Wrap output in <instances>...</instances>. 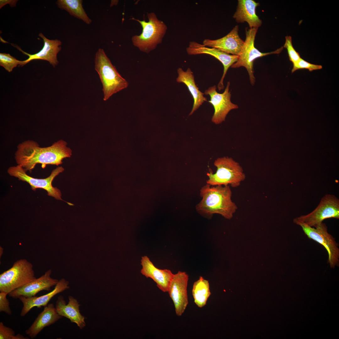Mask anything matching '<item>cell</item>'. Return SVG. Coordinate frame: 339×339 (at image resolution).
<instances>
[{"instance_id": "11", "label": "cell", "mask_w": 339, "mask_h": 339, "mask_svg": "<svg viewBox=\"0 0 339 339\" xmlns=\"http://www.w3.org/2000/svg\"><path fill=\"white\" fill-rule=\"evenodd\" d=\"M230 82H228L223 92L218 93L216 91L215 85L210 87L206 90L204 94L210 96L208 102L213 106L214 111L211 121L216 124L221 123L225 121V118L230 111L238 108V106L232 102L231 94L229 91Z\"/></svg>"}, {"instance_id": "17", "label": "cell", "mask_w": 339, "mask_h": 339, "mask_svg": "<svg viewBox=\"0 0 339 339\" xmlns=\"http://www.w3.org/2000/svg\"><path fill=\"white\" fill-rule=\"evenodd\" d=\"M39 36L43 40L44 46L37 53L30 54L24 51L20 48H18L23 54L29 57L26 60L22 61L21 66L33 60H43L48 61L55 67L59 63L57 56L58 53L61 50V42L57 39H48L41 33L39 34Z\"/></svg>"}, {"instance_id": "12", "label": "cell", "mask_w": 339, "mask_h": 339, "mask_svg": "<svg viewBox=\"0 0 339 339\" xmlns=\"http://www.w3.org/2000/svg\"><path fill=\"white\" fill-rule=\"evenodd\" d=\"M190 55L207 54L211 55L220 61L223 66V72L218 84V88L220 91L224 88L223 80L227 71L238 60V56L228 54L215 48L209 47L195 41H190L186 49Z\"/></svg>"}, {"instance_id": "27", "label": "cell", "mask_w": 339, "mask_h": 339, "mask_svg": "<svg viewBox=\"0 0 339 339\" xmlns=\"http://www.w3.org/2000/svg\"><path fill=\"white\" fill-rule=\"evenodd\" d=\"M283 47L287 49L290 60L293 64L297 62L301 58L298 52L294 48L292 44V37L287 36Z\"/></svg>"}, {"instance_id": "9", "label": "cell", "mask_w": 339, "mask_h": 339, "mask_svg": "<svg viewBox=\"0 0 339 339\" xmlns=\"http://www.w3.org/2000/svg\"><path fill=\"white\" fill-rule=\"evenodd\" d=\"M331 218L339 219V200L334 195L327 194L313 211L295 218L310 227H315L325 219Z\"/></svg>"}, {"instance_id": "10", "label": "cell", "mask_w": 339, "mask_h": 339, "mask_svg": "<svg viewBox=\"0 0 339 339\" xmlns=\"http://www.w3.org/2000/svg\"><path fill=\"white\" fill-rule=\"evenodd\" d=\"M64 170L62 167H58L52 170L49 176L43 179L35 178L28 175L22 167L19 165L10 167L7 172L10 176L28 183L33 191H35L38 188L43 189L47 191L49 196L57 200H63L61 198L62 194L60 190L57 188L53 187L52 182L54 178Z\"/></svg>"}, {"instance_id": "13", "label": "cell", "mask_w": 339, "mask_h": 339, "mask_svg": "<svg viewBox=\"0 0 339 339\" xmlns=\"http://www.w3.org/2000/svg\"><path fill=\"white\" fill-rule=\"evenodd\" d=\"M188 279L185 272L179 271L174 275L169 288L168 292L178 316L184 312L188 303L187 289Z\"/></svg>"}, {"instance_id": "1", "label": "cell", "mask_w": 339, "mask_h": 339, "mask_svg": "<svg viewBox=\"0 0 339 339\" xmlns=\"http://www.w3.org/2000/svg\"><path fill=\"white\" fill-rule=\"evenodd\" d=\"M67 145L66 141L60 140L51 146L40 147L33 140H26L17 146L15 159L26 172H31L38 164H41L42 168L48 164L58 166L62 163L63 159L72 155V150Z\"/></svg>"}, {"instance_id": "20", "label": "cell", "mask_w": 339, "mask_h": 339, "mask_svg": "<svg viewBox=\"0 0 339 339\" xmlns=\"http://www.w3.org/2000/svg\"><path fill=\"white\" fill-rule=\"evenodd\" d=\"M69 302L66 304L63 297H58L56 301V308L58 314L62 317H65L72 323H75L80 329H82L85 325V317L80 313L78 302L73 296L68 297Z\"/></svg>"}, {"instance_id": "16", "label": "cell", "mask_w": 339, "mask_h": 339, "mask_svg": "<svg viewBox=\"0 0 339 339\" xmlns=\"http://www.w3.org/2000/svg\"><path fill=\"white\" fill-rule=\"evenodd\" d=\"M141 262V273L147 278H151L162 291L168 292L174 274L169 270L157 268L147 256H142Z\"/></svg>"}, {"instance_id": "7", "label": "cell", "mask_w": 339, "mask_h": 339, "mask_svg": "<svg viewBox=\"0 0 339 339\" xmlns=\"http://www.w3.org/2000/svg\"><path fill=\"white\" fill-rule=\"evenodd\" d=\"M258 28H252L245 29L246 38L240 52L238 56L237 61L231 67L237 68L243 67L246 69L249 76L250 83L254 85L256 78L254 76L253 62L256 59L266 55L280 53L283 50L282 46L276 50L268 52H262L255 46V40Z\"/></svg>"}, {"instance_id": "19", "label": "cell", "mask_w": 339, "mask_h": 339, "mask_svg": "<svg viewBox=\"0 0 339 339\" xmlns=\"http://www.w3.org/2000/svg\"><path fill=\"white\" fill-rule=\"evenodd\" d=\"M259 3L254 0H238L233 18L238 23L247 22L250 28H258L262 24L257 15L256 9Z\"/></svg>"}, {"instance_id": "28", "label": "cell", "mask_w": 339, "mask_h": 339, "mask_svg": "<svg viewBox=\"0 0 339 339\" xmlns=\"http://www.w3.org/2000/svg\"><path fill=\"white\" fill-rule=\"evenodd\" d=\"M293 64L292 73L300 69H306L311 72L315 70H320L322 68V66L320 65L310 63L301 58L297 62Z\"/></svg>"}, {"instance_id": "29", "label": "cell", "mask_w": 339, "mask_h": 339, "mask_svg": "<svg viewBox=\"0 0 339 339\" xmlns=\"http://www.w3.org/2000/svg\"><path fill=\"white\" fill-rule=\"evenodd\" d=\"M8 294L5 292L0 293V312H4L8 315H11L12 311L9 306V302L6 297Z\"/></svg>"}, {"instance_id": "31", "label": "cell", "mask_w": 339, "mask_h": 339, "mask_svg": "<svg viewBox=\"0 0 339 339\" xmlns=\"http://www.w3.org/2000/svg\"><path fill=\"white\" fill-rule=\"evenodd\" d=\"M3 249L1 246L0 247V258L1 259V257L3 254Z\"/></svg>"}, {"instance_id": "8", "label": "cell", "mask_w": 339, "mask_h": 339, "mask_svg": "<svg viewBox=\"0 0 339 339\" xmlns=\"http://www.w3.org/2000/svg\"><path fill=\"white\" fill-rule=\"evenodd\" d=\"M294 223L302 228L308 238L323 245L326 250L328 255V262L331 268H334L339 265V248L335 238L328 232L327 227L323 222L316 225L314 228L310 227L295 218Z\"/></svg>"}, {"instance_id": "14", "label": "cell", "mask_w": 339, "mask_h": 339, "mask_svg": "<svg viewBox=\"0 0 339 339\" xmlns=\"http://www.w3.org/2000/svg\"><path fill=\"white\" fill-rule=\"evenodd\" d=\"M51 270H48L39 278L9 293L8 296L14 299H18L21 296L29 298L35 296L40 291L50 290L51 288L56 285L59 281L51 277Z\"/></svg>"}, {"instance_id": "2", "label": "cell", "mask_w": 339, "mask_h": 339, "mask_svg": "<svg viewBox=\"0 0 339 339\" xmlns=\"http://www.w3.org/2000/svg\"><path fill=\"white\" fill-rule=\"evenodd\" d=\"M200 194L202 199L196 209L203 216L210 217L218 214L230 219L237 209L232 200V192L229 185L211 186L207 184L202 187Z\"/></svg>"}, {"instance_id": "3", "label": "cell", "mask_w": 339, "mask_h": 339, "mask_svg": "<svg viewBox=\"0 0 339 339\" xmlns=\"http://www.w3.org/2000/svg\"><path fill=\"white\" fill-rule=\"evenodd\" d=\"M94 68L102 83L104 100L128 87V82L118 72L102 49L96 53Z\"/></svg>"}, {"instance_id": "15", "label": "cell", "mask_w": 339, "mask_h": 339, "mask_svg": "<svg viewBox=\"0 0 339 339\" xmlns=\"http://www.w3.org/2000/svg\"><path fill=\"white\" fill-rule=\"evenodd\" d=\"M239 27L235 26L226 35L218 39H205L203 44L209 47L215 48L232 55L239 56L244 41L238 34Z\"/></svg>"}, {"instance_id": "30", "label": "cell", "mask_w": 339, "mask_h": 339, "mask_svg": "<svg viewBox=\"0 0 339 339\" xmlns=\"http://www.w3.org/2000/svg\"><path fill=\"white\" fill-rule=\"evenodd\" d=\"M17 1H18L12 0H0V8H1L3 6L8 4H9L11 7H15Z\"/></svg>"}, {"instance_id": "4", "label": "cell", "mask_w": 339, "mask_h": 339, "mask_svg": "<svg viewBox=\"0 0 339 339\" xmlns=\"http://www.w3.org/2000/svg\"><path fill=\"white\" fill-rule=\"evenodd\" d=\"M216 172L207 173L206 183L211 186L230 185L233 187L239 186L245 179L243 169L239 164L228 157L218 158L214 162Z\"/></svg>"}, {"instance_id": "25", "label": "cell", "mask_w": 339, "mask_h": 339, "mask_svg": "<svg viewBox=\"0 0 339 339\" xmlns=\"http://www.w3.org/2000/svg\"><path fill=\"white\" fill-rule=\"evenodd\" d=\"M22 64V61L17 60L9 54L0 53V65L9 72H11L18 65L21 66Z\"/></svg>"}, {"instance_id": "18", "label": "cell", "mask_w": 339, "mask_h": 339, "mask_svg": "<svg viewBox=\"0 0 339 339\" xmlns=\"http://www.w3.org/2000/svg\"><path fill=\"white\" fill-rule=\"evenodd\" d=\"M69 282L64 278L58 281L54 289L50 293L39 297L34 296L26 298L19 297L18 299L23 304L20 315L24 316L33 308L36 307L40 308L47 306L51 299L56 295L68 289Z\"/></svg>"}, {"instance_id": "6", "label": "cell", "mask_w": 339, "mask_h": 339, "mask_svg": "<svg viewBox=\"0 0 339 339\" xmlns=\"http://www.w3.org/2000/svg\"><path fill=\"white\" fill-rule=\"evenodd\" d=\"M36 278L32 263L26 259L19 260L0 274V292L8 293Z\"/></svg>"}, {"instance_id": "23", "label": "cell", "mask_w": 339, "mask_h": 339, "mask_svg": "<svg viewBox=\"0 0 339 339\" xmlns=\"http://www.w3.org/2000/svg\"><path fill=\"white\" fill-rule=\"evenodd\" d=\"M82 3V0H58L56 2L60 8L65 10L71 15L89 24L91 23L92 20L86 13Z\"/></svg>"}, {"instance_id": "24", "label": "cell", "mask_w": 339, "mask_h": 339, "mask_svg": "<svg viewBox=\"0 0 339 339\" xmlns=\"http://www.w3.org/2000/svg\"><path fill=\"white\" fill-rule=\"evenodd\" d=\"M192 294L195 303L200 308L204 306L211 294L208 281L200 277L194 283Z\"/></svg>"}, {"instance_id": "22", "label": "cell", "mask_w": 339, "mask_h": 339, "mask_svg": "<svg viewBox=\"0 0 339 339\" xmlns=\"http://www.w3.org/2000/svg\"><path fill=\"white\" fill-rule=\"evenodd\" d=\"M178 76L176 81L178 83H184L187 86L192 95L194 103L192 110L189 114H192L207 99L204 96V93L200 91L196 86L194 80V76L191 70L188 68L186 71H184L182 68L177 69Z\"/></svg>"}, {"instance_id": "21", "label": "cell", "mask_w": 339, "mask_h": 339, "mask_svg": "<svg viewBox=\"0 0 339 339\" xmlns=\"http://www.w3.org/2000/svg\"><path fill=\"white\" fill-rule=\"evenodd\" d=\"M62 316L57 313L53 304L45 307L31 326L25 331V333L32 339L34 338L45 327L52 325Z\"/></svg>"}, {"instance_id": "26", "label": "cell", "mask_w": 339, "mask_h": 339, "mask_svg": "<svg viewBox=\"0 0 339 339\" xmlns=\"http://www.w3.org/2000/svg\"><path fill=\"white\" fill-rule=\"evenodd\" d=\"M20 334L15 335L14 331L4 325L2 322H0V339H28Z\"/></svg>"}, {"instance_id": "5", "label": "cell", "mask_w": 339, "mask_h": 339, "mask_svg": "<svg viewBox=\"0 0 339 339\" xmlns=\"http://www.w3.org/2000/svg\"><path fill=\"white\" fill-rule=\"evenodd\" d=\"M147 15V22L132 19L139 22L143 28L142 33L132 36V41L133 45L140 51L148 53L161 43L167 27L163 21L157 19L154 13H149Z\"/></svg>"}]
</instances>
